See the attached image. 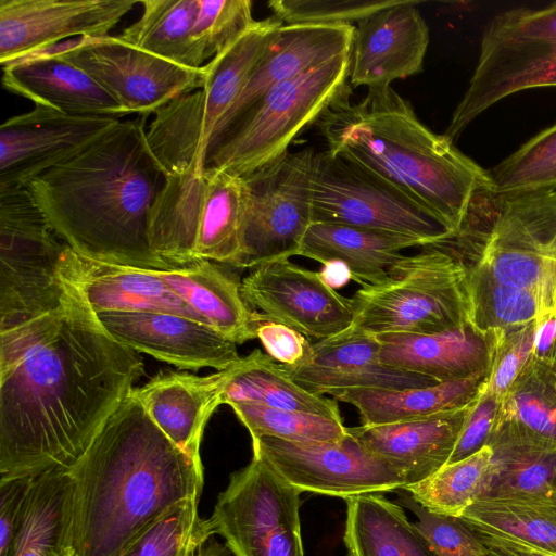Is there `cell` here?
I'll use <instances>...</instances> for the list:
<instances>
[{"label":"cell","mask_w":556,"mask_h":556,"mask_svg":"<svg viewBox=\"0 0 556 556\" xmlns=\"http://www.w3.org/2000/svg\"><path fill=\"white\" fill-rule=\"evenodd\" d=\"M64 282L55 309L0 331V479L70 468L143 374Z\"/></svg>","instance_id":"cell-1"},{"label":"cell","mask_w":556,"mask_h":556,"mask_svg":"<svg viewBox=\"0 0 556 556\" xmlns=\"http://www.w3.org/2000/svg\"><path fill=\"white\" fill-rule=\"evenodd\" d=\"M71 477L70 556H117L179 502L200 497L203 466L173 443L129 393Z\"/></svg>","instance_id":"cell-2"},{"label":"cell","mask_w":556,"mask_h":556,"mask_svg":"<svg viewBox=\"0 0 556 556\" xmlns=\"http://www.w3.org/2000/svg\"><path fill=\"white\" fill-rule=\"evenodd\" d=\"M144 118L119 122L27 187L74 252L111 264L172 270L176 267L150 245V212L167 172L149 146Z\"/></svg>","instance_id":"cell-3"},{"label":"cell","mask_w":556,"mask_h":556,"mask_svg":"<svg viewBox=\"0 0 556 556\" xmlns=\"http://www.w3.org/2000/svg\"><path fill=\"white\" fill-rule=\"evenodd\" d=\"M350 93L349 86L316 122L327 150L388 180L455 233L475 194L492 187L488 170L425 126L391 86L367 88L358 102Z\"/></svg>","instance_id":"cell-4"},{"label":"cell","mask_w":556,"mask_h":556,"mask_svg":"<svg viewBox=\"0 0 556 556\" xmlns=\"http://www.w3.org/2000/svg\"><path fill=\"white\" fill-rule=\"evenodd\" d=\"M447 241L469 267L475 286L525 290L544 317H556V189H482Z\"/></svg>","instance_id":"cell-5"},{"label":"cell","mask_w":556,"mask_h":556,"mask_svg":"<svg viewBox=\"0 0 556 556\" xmlns=\"http://www.w3.org/2000/svg\"><path fill=\"white\" fill-rule=\"evenodd\" d=\"M448 237L404 255L382 281L362 285L350 299L352 327L374 336L484 329L470 269Z\"/></svg>","instance_id":"cell-6"},{"label":"cell","mask_w":556,"mask_h":556,"mask_svg":"<svg viewBox=\"0 0 556 556\" xmlns=\"http://www.w3.org/2000/svg\"><path fill=\"white\" fill-rule=\"evenodd\" d=\"M243 224L241 177L213 168L172 172L150 212V245L176 268L202 260L242 268Z\"/></svg>","instance_id":"cell-7"},{"label":"cell","mask_w":556,"mask_h":556,"mask_svg":"<svg viewBox=\"0 0 556 556\" xmlns=\"http://www.w3.org/2000/svg\"><path fill=\"white\" fill-rule=\"evenodd\" d=\"M350 52L274 87L216 132L205 169L243 177L274 162L349 87Z\"/></svg>","instance_id":"cell-8"},{"label":"cell","mask_w":556,"mask_h":556,"mask_svg":"<svg viewBox=\"0 0 556 556\" xmlns=\"http://www.w3.org/2000/svg\"><path fill=\"white\" fill-rule=\"evenodd\" d=\"M281 25L274 16L256 21L205 64L206 79L201 89L176 98L154 113L147 139L167 173L191 168L203 174L205 153L220 121Z\"/></svg>","instance_id":"cell-9"},{"label":"cell","mask_w":556,"mask_h":556,"mask_svg":"<svg viewBox=\"0 0 556 556\" xmlns=\"http://www.w3.org/2000/svg\"><path fill=\"white\" fill-rule=\"evenodd\" d=\"M66 248L27 186L0 187V331L62 303Z\"/></svg>","instance_id":"cell-10"},{"label":"cell","mask_w":556,"mask_h":556,"mask_svg":"<svg viewBox=\"0 0 556 556\" xmlns=\"http://www.w3.org/2000/svg\"><path fill=\"white\" fill-rule=\"evenodd\" d=\"M316 152L304 148L241 177L244 193L242 268L300 255L313 223Z\"/></svg>","instance_id":"cell-11"},{"label":"cell","mask_w":556,"mask_h":556,"mask_svg":"<svg viewBox=\"0 0 556 556\" xmlns=\"http://www.w3.org/2000/svg\"><path fill=\"white\" fill-rule=\"evenodd\" d=\"M313 222L350 225L432 243L451 233L404 191L329 150L316 152Z\"/></svg>","instance_id":"cell-12"},{"label":"cell","mask_w":556,"mask_h":556,"mask_svg":"<svg viewBox=\"0 0 556 556\" xmlns=\"http://www.w3.org/2000/svg\"><path fill=\"white\" fill-rule=\"evenodd\" d=\"M301 492L258 456L230 475L210 521L235 556H304Z\"/></svg>","instance_id":"cell-13"},{"label":"cell","mask_w":556,"mask_h":556,"mask_svg":"<svg viewBox=\"0 0 556 556\" xmlns=\"http://www.w3.org/2000/svg\"><path fill=\"white\" fill-rule=\"evenodd\" d=\"M50 49L87 73L127 114L142 117L201 89L206 79L205 65L200 70L188 68L117 36L80 37Z\"/></svg>","instance_id":"cell-14"},{"label":"cell","mask_w":556,"mask_h":556,"mask_svg":"<svg viewBox=\"0 0 556 556\" xmlns=\"http://www.w3.org/2000/svg\"><path fill=\"white\" fill-rule=\"evenodd\" d=\"M253 455L302 492L349 498L404 490V476L366 448L348 428L334 442H294L273 437L252 439Z\"/></svg>","instance_id":"cell-15"},{"label":"cell","mask_w":556,"mask_h":556,"mask_svg":"<svg viewBox=\"0 0 556 556\" xmlns=\"http://www.w3.org/2000/svg\"><path fill=\"white\" fill-rule=\"evenodd\" d=\"M243 301L262 319L283 324L318 341L352 327L351 300L329 287L314 271L281 260L262 264L242 280Z\"/></svg>","instance_id":"cell-16"},{"label":"cell","mask_w":556,"mask_h":556,"mask_svg":"<svg viewBox=\"0 0 556 556\" xmlns=\"http://www.w3.org/2000/svg\"><path fill=\"white\" fill-rule=\"evenodd\" d=\"M119 122L40 105L8 118L0 126V187L27 186L84 152Z\"/></svg>","instance_id":"cell-17"},{"label":"cell","mask_w":556,"mask_h":556,"mask_svg":"<svg viewBox=\"0 0 556 556\" xmlns=\"http://www.w3.org/2000/svg\"><path fill=\"white\" fill-rule=\"evenodd\" d=\"M136 0H0V63L7 65L70 37H102ZM60 45V43H59Z\"/></svg>","instance_id":"cell-18"},{"label":"cell","mask_w":556,"mask_h":556,"mask_svg":"<svg viewBox=\"0 0 556 556\" xmlns=\"http://www.w3.org/2000/svg\"><path fill=\"white\" fill-rule=\"evenodd\" d=\"M97 316L119 343L178 368L219 371L241 359L235 342L187 316L159 312H102Z\"/></svg>","instance_id":"cell-19"},{"label":"cell","mask_w":556,"mask_h":556,"mask_svg":"<svg viewBox=\"0 0 556 556\" xmlns=\"http://www.w3.org/2000/svg\"><path fill=\"white\" fill-rule=\"evenodd\" d=\"M418 3L402 0L354 26L348 78L351 86H391L422 72L430 35Z\"/></svg>","instance_id":"cell-20"},{"label":"cell","mask_w":556,"mask_h":556,"mask_svg":"<svg viewBox=\"0 0 556 556\" xmlns=\"http://www.w3.org/2000/svg\"><path fill=\"white\" fill-rule=\"evenodd\" d=\"M377 337L353 327L312 345L311 358L299 366L282 369L300 387L315 394L344 389L404 390L439 382L384 365Z\"/></svg>","instance_id":"cell-21"},{"label":"cell","mask_w":556,"mask_h":556,"mask_svg":"<svg viewBox=\"0 0 556 556\" xmlns=\"http://www.w3.org/2000/svg\"><path fill=\"white\" fill-rule=\"evenodd\" d=\"M543 87H556V45H480L477 65L444 136L455 142L497 102Z\"/></svg>","instance_id":"cell-22"},{"label":"cell","mask_w":556,"mask_h":556,"mask_svg":"<svg viewBox=\"0 0 556 556\" xmlns=\"http://www.w3.org/2000/svg\"><path fill=\"white\" fill-rule=\"evenodd\" d=\"M380 361L388 366L431 378L439 383L490 371L506 332L465 327L431 334L384 333Z\"/></svg>","instance_id":"cell-23"},{"label":"cell","mask_w":556,"mask_h":556,"mask_svg":"<svg viewBox=\"0 0 556 556\" xmlns=\"http://www.w3.org/2000/svg\"><path fill=\"white\" fill-rule=\"evenodd\" d=\"M60 273L64 281L83 294L96 314L159 312L204 323L170 290L161 270L96 261L67 247L61 258Z\"/></svg>","instance_id":"cell-24"},{"label":"cell","mask_w":556,"mask_h":556,"mask_svg":"<svg viewBox=\"0 0 556 556\" xmlns=\"http://www.w3.org/2000/svg\"><path fill=\"white\" fill-rule=\"evenodd\" d=\"M353 33V25L282 24L214 136L274 87L350 52Z\"/></svg>","instance_id":"cell-25"},{"label":"cell","mask_w":556,"mask_h":556,"mask_svg":"<svg viewBox=\"0 0 556 556\" xmlns=\"http://www.w3.org/2000/svg\"><path fill=\"white\" fill-rule=\"evenodd\" d=\"M230 367L207 376L160 372L130 393L179 448L201 462L200 446L207 421L223 404Z\"/></svg>","instance_id":"cell-26"},{"label":"cell","mask_w":556,"mask_h":556,"mask_svg":"<svg viewBox=\"0 0 556 556\" xmlns=\"http://www.w3.org/2000/svg\"><path fill=\"white\" fill-rule=\"evenodd\" d=\"M472 406L473 402L424 418L362 425L349 431L366 448L396 468L410 485L426 480L448 463Z\"/></svg>","instance_id":"cell-27"},{"label":"cell","mask_w":556,"mask_h":556,"mask_svg":"<svg viewBox=\"0 0 556 556\" xmlns=\"http://www.w3.org/2000/svg\"><path fill=\"white\" fill-rule=\"evenodd\" d=\"M2 84L13 93L64 114L118 118L125 110L87 73L53 49L3 65Z\"/></svg>","instance_id":"cell-28"},{"label":"cell","mask_w":556,"mask_h":556,"mask_svg":"<svg viewBox=\"0 0 556 556\" xmlns=\"http://www.w3.org/2000/svg\"><path fill=\"white\" fill-rule=\"evenodd\" d=\"M170 290L206 325L242 344L256 338L261 314L250 308L240 292L241 282L217 263L207 260L192 265L161 270Z\"/></svg>","instance_id":"cell-29"},{"label":"cell","mask_w":556,"mask_h":556,"mask_svg":"<svg viewBox=\"0 0 556 556\" xmlns=\"http://www.w3.org/2000/svg\"><path fill=\"white\" fill-rule=\"evenodd\" d=\"M495 476L484 496L556 502V441L516 424L493 426L486 441Z\"/></svg>","instance_id":"cell-30"},{"label":"cell","mask_w":556,"mask_h":556,"mask_svg":"<svg viewBox=\"0 0 556 556\" xmlns=\"http://www.w3.org/2000/svg\"><path fill=\"white\" fill-rule=\"evenodd\" d=\"M428 244L402 235L350 225L313 222L300 255L321 263L341 261L359 285H374L387 278L403 258L402 251Z\"/></svg>","instance_id":"cell-31"},{"label":"cell","mask_w":556,"mask_h":556,"mask_svg":"<svg viewBox=\"0 0 556 556\" xmlns=\"http://www.w3.org/2000/svg\"><path fill=\"white\" fill-rule=\"evenodd\" d=\"M490 371L424 388L404 390L344 389L329 394L353 405L363 426H380L414 420L462 408L476 399Z\"/></svg>","instance_id":"cell-32"},{"label":"cell","mask_w":556,"mask_h":556,"mask_svg":"<svg viewBox=\"0 0 556 556\" xmlns=\"http://www.w3.org/2000/svg\"><path fill=\"white\" fill-rule=\"evenodd\" d=\"M346 556H434L399 503L381 493L345 498Z\"/></svg>","instance_id":"cell-33"},{"label":"cell","mask_w":556,"mask_h":556,"mask_svg":"<svg viewBox=\"0 0 556 556\" xmlns=\"http://www.w3.org/2000/svg\"><path fill=\"white\" fill-rule=\"evenodd\" d=\"M235 403L315 414L343 421L337 400L300 387L287 375L281 364L258 349L230 367L223 404Z\"/></svg>","instance_id":"cell-34"},{"label":"cell","mask_w":556,"mask_h":556,"mask_svg":"<svg viewBox=\"0 0 556 556\" xmlns=\"http://www.w3.org/2000/svg\"><path fill=\"white\" fill-rule=\"evenodd\" d=\"M71 477L67 469L34 478L10 556H70Z\"/></svg>","instance_id":"cell-35"},{"label":"cell","mask_w":556,"mask_h":556,"mask_svg":"<svg viewBox=\"0 0 556 556\" xmlns=\"http://www.w3.org/2000/svg\"><path fill=\"white\" fill-rule=\"evenodd\" d=\"M142 14L117 37L178 65L200 70L205 62L194 42L198 0H144Z\"/></svg>","instance_id":"cell-36"},{"label":"cell","mask_w":556,"mask_h":556,"mask_svg":"<svg viewBox=\"0 0 556 556\" xmlns=\"http://www.w3.org/2000/svg\"><path fill=\"white\" fill-rule=\"evenodd\" d=\"M482 535L517 539L556 553V502L482 496L459 518Z\"/></svg>","instance_id":"cell-37"},{"label":"cell","mask_w":556,"mask_h":556,"mask_svg":"<svg viewBox=\"0 0 556 556\" xmlns=\"http://www.w3.org/2000/svg\"><path fill=\"white\" fill-rule=\"evenodd\" d=\"M494 476L493 450L485 444L404 491L431 513L460 518L478 498L488 494Z\"/></svg>","instance_id":"cell-38"},{"label":"cell","mask_w":556,"mask_h":556,"mask_svg":"<svg viewBox=\"0 0 556 556\" xmlns=\"http://www.w3.org/2000/svg\"><path fill=\"white\" fill-rule=\"evenodd\" d=\"M502 424L556 441V351L530 355L500 404L493 426Z\"/></svg>","instance_id":"cell-39"},{"label":"cell","mask_w":556,"mask_h":556,"mask_svg":"<svg viewBox=\"0 0 556 556\" xmlns=\"http://www.w3.org/2000/svg\"><path fill=\"white\" fill-rule=\"evenodd\" d=\"M199 498L176 504L117 556H198L215 535L210 518L199 514Z\"/></svg>","instance_id":"cell-40"},{"label":"cell","mask_w":556,"mask_h":556,"mask_svg":"<svg viewBox=\"0 0 556 556\" xmlns=\"http://www.w3.org/2000/svg\"><path fill=\"white\" fill-rule=\"evenodd\" d=\"M500 193L556 189V124L541 130L488 169Z\"/></svg>","instance_id":"cell-41"},{"label":"cell","mask_w":556,"mask_h":556,"mask_svg":"<svg viewBox=\"0 0 556 556\" xmlns=\"http://www.w3.org/2000/svg\"><path fill=\"white\" fill-rule=\"evenodd\" d=\"M229 406L251 439L273 437L294 442H334L348 433L343 421L320 415L245 403Z\"/></svg>","instance_id":"cell-42"},{"label":"cell","mask_w":556,"mask_h":556,"mask_svg":"<svg viewBox=\"0 0 556 556\" xmlns=\"http://www.w3.org/2000/svg\"><path fill=\"white\" fill-rule=\"evenodd\" d=\"M255 22L250 0H198L193 38L204 62L225 51Z\"/></svg>","instance_id":"cell-43"},{"label":"cell","mask_w":556,"mask_h":556,"mask_svg":"<svg viewBox=\"0 0 556 556\" xmlns=\"http://www.w3.org/2000/svg\"><path fill=\"white\" fill-rule=\"evenodd\" d=\"M402 0H270L267 5L283 24L352 25Z\"/></svg>","instance_id":"cell-44"},{"label":"cell","mask_w":556,"mask_h":556,"mask_svg":"<svg viewBox=\"0 0 556 556\" xmlns=\"http://www.w3.org/2000/svg\"><path fill=\"white\" fill-rule=\"evenodd\" d=\"M404 491V490H403ZM399 504L413 511L414 522L434 556H486L489 548L459 518L429 511L404 491L400 492Z\"/></svg>","instance_id":"cell-45"},{"label":"cell","mask_w":556,"mask_h":556,"mask_svg":"<svg viewBox=\"0 0 556 556\" xmlns=\"http://www.w3.org/2000/svg\"><path fill=\"white\" fill-rule=\"evenodd\" d=\"M481 45H556V2L497 14L485 27Z\"/></svg>","instance_id":"cell-46"},{"label":"cell","mask_w":556,"mask_h":556,"mask_svg":"<svg viewBox=\"0 0 556 556\" xmlns=\"http://www.w3.org/2000/svg\"><path fill=\"white\" fill-rule=\"evenodd\" d=\"M534 329L535 324H532L522 329L506 332V338L495 355L491 370L479 388L475 404L485 400L501 404L531 355Z\"/></svg>","instance_id":"cell-47"},{"label":"cell","mask_w":556,"mask_h":556,"mask_svg":"<svg viewBox=\"0 0 556 556\" xmlns=\"http://www.w3.org/2000/svg\"><path fill=\"white\" fill-rule=\"evenodd\" d=\"M34 478L0 479V556H10L20 531Z\"/></svg>","instance_id":"cell-48"},{"label":"cell","mask_w":556,"mask_h":556,"mask_svg":"<svg viewBox=\"0 0 556 556\" xmlns=\"http://www.w3.org/2000/svg\"><path fill=\"white\" fill-rule=\"evenodd\" d=\"M256 338L274 361L285 366H299L312 356V343L296 330L264 319L256 327Z\"/></svg>","instance_id":"cell-49"},{"label":"cell","mask_w":556,"mask_h":556,"mask_svg":"<svg viewBox=\"0 0 556 556\" xmlns=\"http://www.w3.org/2000/svg\"><path fill=\"white\" fill-rule=\"evenodd\" d=\"M498 407L492 400L473 403L448 463L466 458L486 444Z\"/></svg>","instance_id":"cell-50"},{"label":"cell","mask_w":556,"mask_h":556,"mask_svg":"<svg viewBox=\"0 0 556 556\" xmlns=\"http://www.w3.org/2000/svg\"><path fill=\"white\" fill-rule=\"evenodd\" d=\"M486 547L495 548L509 556H556V553L522 542L517 539L478 534Z\"/></svg>","instance_id":"cell-51"},{"label":"cell","mask_w":556,"mask_h":556,"mask_svg":"<svg viewBox=\"0 0 556 556\" xmlns=\"http://www.w3.org/2000/svg\"><path fill=\"white\" fill-rule=\"evenodd\" d=\"M319 275L334 290L348 285L353 279L350 268L341 261L325 263Z\"/></svg>","instance_id":"cell-52"},{"label":"cell","mask_w":556,"mask_h":556,"mask_svg":"<svg viewBox=\"0 0 556 556\" xmlns=\"http://www.w3.org/2000/svg\"><path fill=\"white\" fill-rule=\"evenodd\" d=\"M198 556H235L226 544L212 540Z\"/></svg>","instance_id":"cell-53"},{"label":"cell","mask_w":556,"mask_h":556,"mask_svg":"<svg viewBox=\"0 0 556 556\" xmlns=\"http://www.w3.org/2000/svg\"><path fill=\"white\" fill-rule=\"evenodd\" d=\"M489 548V554L486 556H509L501 551H497L495 548H491V547H488Z\"/></svg>","instance_id":"cell-54"}]
</instances>
